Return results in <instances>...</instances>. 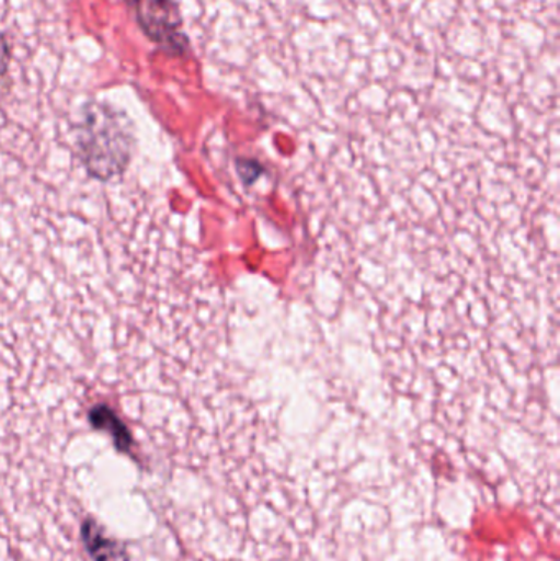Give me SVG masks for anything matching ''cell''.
<instances>
[{
	"label": "cell",
	"instance_id": "obj_3",
	"mask_svg": "<svg viewBox=\"0 0 560 561\" xmlns=\"http://www.w3.org/2000/svg\"><path fill=\"white\" fill-rule=\"evenodd\" d=\"M81 540L92 561H130L127 549L117 540L111 539L98 520L91 517L82 523Z\"/></svg>",
	"mask_w": 560,
	"mask_h": 561
},
{
	"label": "cell",
	"instance_id": "obj_4",
	"mask_svg": "<svg viewBox=\"0 0 560 561\" xmlns=\"http://www.w3.org/2000/svg\"><path fill=\"white\" fill-rule=\"evenodd\" d=\"M89 422L95 431L111 435L112 442H114L118 451L130 454L132 448H134V437H132L127 425L115 415V412H112L105 405H98L89 412Z\"/></svg>",
	"mask_w": 560,
	"mask_h": 561
},
{
	"label": "cell",
	"instance_id": "obj_2",
	"mask_svg": "<svg viewBox=\"0 0 560 561\" xmlns=\"http://www.w3.org/2000/svg\"><path fill=\"white\" fill-rule=\"evenodd\" d=\"M130 3L138 25L151 42L168 51H183L186 39L173 0H130Z\"/></svg>",
	"mask_w": 560,
	"mask_h": 561
},
{
	"label": "cell",
	"instance_id": "obj_1",
	"mask_svg": "<svg viewBox=\"0 0 560 561\" xmlns=\"http://www.w3.org/2000/svg\"><path fill=\"white\" fill-rule=\"evenodd\" d=\"M79 154L92 176L111 180L127 168L132 154L130 125L108 105H92L79 131Z\"/></svg>",
	"mask_w": 560,
	"mask_h": 561
},
{
	"label": "cell",
	"instance_id": "obj_5",
	"mask_svg": "<svg viewBox=\"0 0 560 561\" xmlns=\"http://www.w3.org/2000/svg\"><path fill=\"white\" fill-rule=\"evenodd\" d=\"M10 62V46L5 35L0 32V76L5 75Z\"/></svg>",
	"mask_w": 560,
	"mask_h": 561
}]
</instances>
